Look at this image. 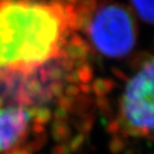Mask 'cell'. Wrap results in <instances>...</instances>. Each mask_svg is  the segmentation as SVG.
Listing matches in <instances>:
<instances>
[{
	"label": "cell",
	"mask_w": 154,
	"mask_h": 154,
	"mask_svg": "<svg viewBox=\"0 0 154 154\" xmlns=\"http://www.w3.org/2000/svg\"><path fill=\"white\" fill-rule=\"evenodd\" d=\"M69 15L58 2L0 1V70L26 69L62 56Z\"/></svg>",
	"instance_id": "6da1fadb"
},
{
	"label": "cell",
	"mask_w": 154,
	"mask_h": 154,
	"mask_svg": "<svg viewBox=\"0 0 154 154\" xmlns=\"http://www.w3.org/2000/svg\"><path fill=\"white\" fill-rule=\"evenodd\" d=\"M65 62L63 56L26 69L0 70V103L13 106L46 104L63 86Z\"/></svg>",
	"instance_id": "7a4b0ae2"
},
{
	"label": "cell",
	"mask_w": 154,
	"mask_h": 154,
	"mask_svg": "<svg viewBox=\"0 0 154 154\" xmlns=\"http://www.w3.org/2000/svg\"><path fill=\"white\" fill-rule=\"evenodd\" d=\"M94 46L106 56L122 57L135 46V26L128 11L121 6L99 8L89 25Z\"/></svg>",
	"instance_id": "3957f363"
},
{
	"label": "cell",
	"mask_w": 154,
	"mask_h": 154,
	"mask_svg": "<svg viewBox=\"0 0 154 154\" xmlns=\"http://www.w3.org/2000/svg\"><path fill=\"white\" fill-rule=\"evenodd\" d=\"M121 121L128 134L145 137L153 129V62L128 82L121 100Z\"/></svg>",
	"instance_id": "277c9868"
},
{
	"label": "cell",
	"mask_w": 154,
	"mask_h": 154,
	"mask_svg": "<svg viewBox=\"0 0 154 154\" xmlns=\"http://www.w3.org/2000/svg\"><path fill=\"white\" fill-rule=\"evenodd\" d=\"M32 113L20 106L0 109V153L9 151L26 135Z\"/></svg>",
	"instance_id": "5b68a950"
},
{
	"label": "cell",
	"mask_w": 154,
	"mask_h": 154,
	"mask_svg": "<svg viewBox=\"0 0 154 154\" xmlns=\"http://www.w3.org/2000/svg\"><path fill=\"white\" fill-rule=\"evenodd\" d=\"M137 14L147 23H153V0H132Z\"/></svg>",
	"instance_id": "8992f818"
},
{
	"label": "cell",
	"mask_w": 154,
	"mask_h": 154,
	"mask_svg": "<svg viewBox=\"0 0 154 154\" xmlns=\"http://www.w3.org/2000/svg\"><path fill=\"white\" fill-rule=\"evenodd\" d=\"M8 154H29L26 151H24V149H15V151H13L11 153Z\"/></svg>",
	"instance_id": "52a82bcc"
}]
</instances>
